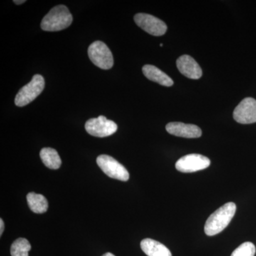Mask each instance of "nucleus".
<instances>
[{
	"label": "nucleus",
	"mask_w": 256,
	"mask_h": 256,
	"mask_svg": "<svg viewBox=\"0 0 256 256\" xmlns=\"http://www.w3.org/2000/svg\"><path fill=\"white\" fill-rule=\"evenodd\" d=\"M96 162L101 170L110 178L124 182L129 180L128 170L112 156L102 154L98 156Z\"/></svg>",
	"instance_id": "39448f33"
},
{
	"label": "nucleus",
	"mask_w": 256,
	"mask_h": 256,
	"mask_svg": "<svg viewBox=\"0 0 256 256\" xmlns=\"http://www.w3.org/2000/svg\"><path fill=\"white\" fill-rule=\"evenodd\" d=\"M166 130L170 134L178 137L198 138L202 136V130L195 124L173 122L166 124Z\"/></svg>",
	"instance_id": "9d476101"
},
{
	"label": "nucleus",
	"mask_w": 256,
	"mask_h": 256,
	"mask_svg": "<svg viewBox=\"0 0 256 256\" xmlns=\"http://www.w3.org/2000/svg\"><path fill=\"white\" fill-rule=\"evenodd\" d=\"M210 164V160L206 156L198 154H190L180 158L175 166L181 172L192 173L206 169Z\"/></svg>",
	"instance_id": "0eeeda50"
},
{
	"label": "nucleus",
	"mask_w": 256,
	"mask_h": 256,
	"mask_svg": "<svg viewBox=\"0 0 256 256\" xmlns=\"http://www.w3.org/2000/svg\"><path fill=\"white\" fill-rule=\"evenodd\" d=\"M45 86L44 79L40 74L34 75L31 82L22 88L15 98V105L23 107L36 98Z\"/></svg>",
	"instance_id": "7ed1b4c3"
},
{
	"label": "nucleus",
	"mask_w": 256,
	"mask_h": 256,
	"mask_svg": "<svg viewBox=\"0 0 256 256\" xmlns=\"http://www.w3.org/2000/svg\"><path fill=\"white\" fill-rule=\"evenodd\" d=\"M30 210L35 214L45 213L48 210V204L43 195L30 192L26 196Z\"/></svg>",
	"instance_id": "4468645a"
},
{
	"label": "nucleus",
	"mask_w": 256,
	"mask_h": 256,
	"mask_svg": "<svg viewBox=\"0 0 256 256\" xmlns=\"http://www.w3.org/2000/svg\"><path fill=\"white\" fill-rule=\"evenodd\" d=\"M144 76L152 82H158L164 86H172L174 84L172 79L160 69L152 65H146L142 67Z\"/></svg>",
	"instance_id": "f8f14e48"
},
{
	"label": "nucleus",
	"mask_w": 256,
	"mask_h": 256,
	"mask_svg": "<svg viewBox=\"0 0 256 256\" xmlns=\"http://www.w3.org/2000/svg\"><path fill=\"white\" fill-rule=\"evenodd\" d=\"M73 16L65 5H58L43 18L41 28L44 31L58 32L72 24Z\"/></svg>",
	"instance_id": "f03ea898"
},
{
	"label": "nucleus",
	"mask_w": 256,
	"mask_h": 256,
	"mask_svg": "<svg viewBox=\"0 0 256 256\" xmlns=\"http://www.w3.org/2000/svg\"><path fill=\"white\" fill-rule=\"evenodd\" d=\"M14 2L15 3V4H23V3H24L25 1L24 0H23V1H18V0H15V1H14Z\"/></svg>",
	"instance_id": "6ab92c4d"
},
{
	"label": "nucleus",
	"mask_w": 256,
	"mask_h": 256,
	"mask_svg": "<svg viewBox=\"0 0 256 256\" xmlns=\"http://www.w3.org/2000/svg\"><path fill=\"white\" fill-rule=\"evenodd\" d=\"M4 222H3V220H0V235H2L3 232H4Z\"/></svg>",
	"instance_id": "a211bd4d"
},
{
	"label": "nucleus",
	"mask_w": 256,
	"mask_h": 256,
	"mask_svg": "<svg viewBox=\"0 0 256 256\" xmlns=\"http://www.w3.org/2000/svg\"><path fill=\"white\" fill-rule=\"evenodd\" d=\"M86 130L90 136L98 138H105L112 136L117 131L118 126L114 121L100 116L96 118L88 120L85 124Z\"/></svg>",
	"instance_id": "423d86ee"
},
{
	"label": "nucleus",
	"mask_w": 256,
	"mask_h": 256,
	"mask_svg": "<svg viewBox=\"0 0 256 256\" xmlns=\"http://www.w3.org/2000/svg\"><path fill=\"white\" fill-rule=\"evenodd\" d=\"M89 58L96 66L102 69H110L114 66V56L110 48L104 42H94L88 50Z\"/></svg>",
	"instance_id": "20e7f679"
},
{
	"label": "nucleus",
	"mask_w": 256,
	"mask_h": 256,
	"mask_svg": "<svg viewBox=\"0 0 256 256\" xmlns=\"http://www.w3.org/2000/svg\"><path fill=\"white\" fill-rule=\"evenodd\" d=\"M31 248V244L28 239L20 238L13 242L10 252L12 256H28Z\"/></svg>",
	"instance_id": "dca6fc26"
},
{
	"label": "nucleus",
	"mask_w": 256,
	"mask_h": 256,
	"mask_svg": "<svg viewBox=\"0 0 256 256\" xmlns=\"http://www.w3.org/2000/svg\"><path fill=\"white\" fill-rule=\"evenodd\" d=\"M236 205L234 202L225 204L208 217L205 224L204 232L208 236H213L224 230L234 218Z\"/></svg>",
	"instance_id": "f257e3e1"
},
{
	"label": "nucleus",
	"mask_w": 256,
	"mask_h": 256,
	"mask_svg": "<svg viewBox=\"0 0 256 256\" xmlns=\"http://www.w3.org/2000/svg\"><path fill=\"white\" fill-rule=\"evenodd\" d=\"M176 66L180 73L191 79H198L202 76V70L196 60L188 55H183L176 60Z\"/></svg>",
	"instance_id": "9b49d317"
},
{
	"label": "nucleus",
	"mask_w": 256,
	"mask_h": 256,
	"mask_svg": "<svg viewBox=\"0 0 256 256\" xmlns=\"http://www.w3.org/2000/svg\"><path fill=\"white\" fill-rule=\"evenodd\" d=\"M140 246L148 256H172L169 248L153 239H144L141 242Z\"/></svg>",
	"instance_id": "ddd939ff"
},
{
	"label": "nucleus",
	"mask_w": 256,
	"mask_h": 256,
	"mask_svg": "<svg viewBox=\"0 0 256 256\" xmlns=\"http://www.w3.org/2000/svg\"><path fill=\"white\" fill-rule=\"evenodd\" d=\"M40 158L44 164L50 170H58L62 165V160L54 149L44 148L40 152Z\"/></svg>",
	"instance_id": "2eb2a0df"
},
{
	"label": "nucleus",
	"mask_w": 256,
	"mask_h": 256,
	"mask_svg": "<svg viewBox=\"0 0 256 256\" xmlns=\"http://www.w3.org/2000/svg\"><path fill=\"white\" fill-rule=\"evenodd\" d=\"M114 256V254H111V252H107V254H104V256Z\"/></svg>",
	"instance_id": "aec40b11"
},
{
	"label": "nucleus",
	"mask_w": 256,
	"mask_h": 256,
	"mask_svg": "<svg viewBox=\"0 0 256 256\" xmlns=\"http://www.w3.org/2000/svg\"><path fill=\"white\" fill-rule=\"evenodd\" d=\"M256 246L252 242H245L237 248L230 256H255Z\"/></svg>",
	"instance_id": "f3484780"
},
{
	"label": "nucleus",
	"mask_w": 256,
	"mask_h": 256,
	"mask_svg": "<svg viewBox=\"0 0 256 256\" xmlns=\"http://www.w3.org/2000/svg\"><path fill=\"white\" fill-rule=\"evenodd\" d=\"M234 118L240 124L256 122V100L252 98L244 99L234 111Z\"/></svg>",
	"instance_id": "1a4fd4ad"
},
{
	"label": "nucleus",
	"mask_w": 256,
	"mask_h": 256,
	"mask_svg": "<svg viewBox=\"0 0 256 256\" xmlns=\"http://www.w3.org/2000/svg\"><path fill=\"white\" fill-rule=\"evenodd\" d=\"M134 20L138 26L153 36H162L168 30L164 22L151 14L139 13L134 16Z\"/></svg>",
	"instance_id": "6e6552de"
}]
</instances>
